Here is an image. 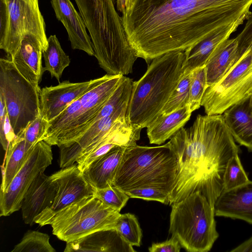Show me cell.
Wrapping results in <instances>:
<instances>
[{"label": "cell", "mask_w": 252, "mask_h": 252, "mask_svg": "<svg viewBox=\"0 0 252 252\" xmlns=\"http://www.w3.org/2000/svg\"><path fill=\"white\" fill-rule=\"evenodd\" d=\"M252 0H167L139 13L122 16L128 41L149 63L173 51H185L227 29L236 30L252 13Z\"/></svg>", "instance_id": "obj_1"}, {"label": "cell", "mask_w": 252, "mask_h": 252, "mask_svg": "<svg viewBox=\"0 0 252 252\" xmlns=\"http://www.w3.org/2000/svg\"><path fill=\"white\" fill-rule=\"evenodd\" d=\"M168 142L178 163L170 205L199 191L214 207L224 189L226 165L239 152L222 115H198L191 126L182 127Z\"/></svg>", "instance_id": "obj_2"}, {"label": "cell", "mask_w": 252, "mask_h": 252, "mask_svg": "<svg viewBox=\"0 0 252 252\" xmlns=\"http://www.w3.org/2000/svg\"><path fill=\"white\" fill-rule=\"evenodd\" d=\"M91 37L94 56L108 74L127 75L138 58L114 0H75Z\"/></svg>", "instance_id": "obj_3"}, {"label": "cell", "mask_w": 252, "mask_h": 252, "mask_svg": "<svg viewBox=\"0 0 252 252\" xmlns=\"http://www.w3.org/2000/svg\"><path fill=\"white\" fill-rule=\"evenodd\" d=\"M185 51H173L153 60L145 74L133 82L126 117L142 128L161 114L184 72Z\"/></svg>", "instance_id": "obj_4"}, {"label": "cell", "mask_w": 252, "mask_h": 252, "mask_svg": "<svg viewBox=\"0 0 252 252\" xmlns=\"http://www.w3.org/2000/svg\"><path fill=\"white\" fill-rule=\"evenodd\" d=\"M178 164L177 156L169 142L155 147L136 144L126 148L113 185L124 191L155 188L168 193L170 198L176 182Z\"/></svg>", "instance_id": "obj_5"}, {"label": "cell", "mask_w": 252, "mask_h": 252, "mask_svg": "<svg viewBox=\"0 0 252 252\" xmlns=\"http://www.w3.org/2000/svg\"><path fill=\"white\" fill-rule=\"evenodd\" d=\"M169 232L181 247L189 252H207L219 234L216 228L215 209L199 191L173 203Z\"/></svg>", "instance_id": "obj_6"}, {"label": "cell", "mask_w": 252, "mask_h": 252, "mask_svg": "<svg viewBox=\"0 0 252 252\" xmlns=\"http://www.w3.org/2000/svg\"><path fill=\"white\" fill-rule=\"evenodd\" d=\"M121 214L93 193L61 210L50 225L53 234L66 243L98 230L115 228Z\"/></svg>", "instance_id": "obj_7"}, {"label": "cell", "mask_w": 252, "mask_h": 252, "mask_svg": "<svg viewBox=\"0 0 252 252\" xmlns=\"http://www.w3.org/2000/svg\"><path fill=\"white\" fill-rule=\"evenodd\" d=\"M41 89L26 79L10 58L0 59V94L4 99L8 117L16 137L41 114Z\"/></svg>", "instance_id": "obj_8"}, {"label": "cell", "mask_w": 252, "mask_h": 252, "mask_svg": "<svg viewBox=\"0 0 252 252\" xmlns=\"http://www.w3.org/2000/svg\"><path fill=\"white\" fill-rule=\"evenodd\" d=\"M31 33L48 44L38 0H0V48L11 58L23 35Z\"/></svg>", "instance_id": "obj_9"}, {"label": "cell", "mask_w": 252, "mask_h": 252, "mask_svg": "<svg viewBox=\"0 0 252 252\" xmlns=\"http://www.w3.org/2000/svg\"><path fill=\"white\" fill-rule=\"evenodd\" d=\"M252 93V42L232 67L206 89L201 106L206 115H219Z\"/></svg>", "instance_id": "obj_10"}, {"label": "cell", "mask_w": 252, "mask_h": 252, "mask_svg": "<svg viewBox=\"0 0 252 252\" xmlns=\"http://www.w3.org/2000/svg\"><path fill=\"white\" fill-rule=\"evenodd\" d=\"M51 145L41 141L32 148L24 164L4 191L0 190V216H8L21 208L33 180L52 163Z\"/></svg>", "instance_id": "obj_11"}, {"label": "cell", "mask_w": 252, "mask_h": 252, "mask_svg": "<svg viewBox=\"0 0 252 252\" xmlns=\"http://www.w3.org/2000/svg\"><path fill=\"white\" fill-rule=\"evenodd\" d=\"M123 75L106 74L92 80L90 88L80 97L81 112L55 142L59 147L75 141L94 123L101 108L119 85Z\"/></svg>", "instance_id": "obj_12"}, {"label": "cell", "mask_w": 252, "mask_h": 252, "mask_svg": "<svg viewBox=\"0 0 252 252\" xmlns=\"http://www.w3.org/2000/svg\"><path fill=\"white\" fill-rule=\"evenodd\" d=\"M50 176L57 185V192L52 205L34 220L41 226L50 224L59 212L94 191L77 163L62 168Z\"/></svg>", "instance_id": "obj_13"}, {"label": "cell", "mask_w": 252, "mask_h": 252, "mask_svg": "<svg viewBox=\"0 0 252 252\" xmlns=\"http://www.w3.org/2000/svg\"><path fill=\"white\" fill-rule=\"evenodd\" d=\"M142 129L131 124L127 117L120 120L102 139L83 151L76 161L78 168L83 172L94 161L116 146L136 144L140 138Z\"/></svg>", "instance_id": "obj_14"}, {"label": "cell", "mask_w": 252, "mask_h": 252, "mask_svg": "<svg viewBox=\"0 0 252 252\" xmlns=\"http://www.w3.org/2000/svg\"><path fill=\"white\" fill-rule=\"evenodd\" d=\"M128 105L117 109L110 116L95 122L79 138L73 142L60 146V166L61 168L74 164L83 151L102 139L120 120L126 117Z\"/></svg>", "instance_id": "obj_15"}, {"label": "cell", "mask_w": 252, "mask_h": 252, "mask_svg": "<svg viewBox=\"0 0 252 252\" xmlns=\"http://www.w3.org/2000/svg\"><path fill=\"white\" fill-rule=\"evenodd\" d=\"M92 82V80L78 83L65 80L43 88L40 92L41 115L50 122L84 94Z\"/></svg>", "instance_id": "obj_16"}, {"label": "cell", "mask_w": 252, "mask_h": 252, "mask_svg": "<svg viewBox=\"0 0 252 252\" xmlns=\"http://www.w3.org/2000/svg\"><path fill=\"white\" fill-rule=\"evenodd\" d=\"M46 46L35 35L25 34L12 57L10 58L19 72L31 82L39 85L45 72L42 65Z\"/></svg>", "instance_id": "obj_17"}, {"label": "cell", "mask_w": 252, "mask_h": 252, "mask_svg": "<svg viewBox=\"0 0 252 252\" xmlns=\"http://www.w3.org/2000/svg\"><path fill=\"white\" fill-rule=\"evenodd\" d=\"M52 6L57 19L64 26L68 34L71 46L94 55L93 45L80 14L76 11L70 0H51Z\"/></svg>", "instance_id": "obj_18"}, {"label": "cell", "mask_w": 252, "mask_h": 252, "mask_svg": "<svg viewBox=\"0 0 252 252\" xmlns=\"http://www.w3.org/2000/svg\"><path fill=\"white\" fill-rule=\"evenodd\" d=\"M57 185L44 172H41L33 180L22 200L21 210L24 222L30 225L34 220L52 204L55 197Z\"/></svg>", "instance_id": "obj_19"}, {"label": "cell", "mask_w": 252, "mask_h": 252, "mask_svg": "<svg viewBox=\"0 0 252 252\" xmlns=\"http://www.w3.org/2000/svg\"><path fill=\"white\" fill-rule=\"evenodd\" d=\"M214 209L216 216L240 219L252 224V181L223 190L217 199Z\"/></svg>", "instance_id": "obj_20"}, {"label": "cell", "mask_w": 252, "mask_h": 252, "mask_svg": "<svg viewBox=\"0 0 252 252\" xmlns=\"http://www.w3.org/2000/svg\"><path fill=\"white\" fill-rule=\"evenodd\" d=\"M64 252H134L115 228L98 230L66 242Z\"/></svg>", "instance_id": "obj_21"}, {"label": "cell", "mask_w": 252, "mask_h": 252, "mask_svg": "<svg viewBox=\"0 0 252 252\" xmlns=\"http://www.w3.org/2000/svg\"><path fill=\"white\" fill-rule=\"evenodd\" d=\"M127 147L117 146L91 163L83 171L91 186L103 189L113 185L119 164Z\"/></svg>", "instance_id": "obj_22"}, {"label": "cell", "mask_w": 252, "mask_h": 252, "mask_svg": "<svg viewBox=\"0 0 252 252\" xmlns=\"http://www.w3.org/2000/svg\"><path fill=\"white\" fill-rule=\"evenodd\" d=\"M250 96L232 105L222 115L234 139L252 151V116L249 111Z\"/></svg>", "instance_id": "obj_23"}, {"label": "cell", "mask_w": 252, "mask_h": 252, "mask_svg": "<svg viewBox=\"0 0 252 252\" xmlns=\"http://www.w3.org/2000/svg\"><path fill=\"white\" fill-rule=\"evenodd\" d=\"M241 56L236 37L228 39L220 44L212 53L205 65L207 87L221 78Z\"/></svg>", "instance_id": "obj_24"}, {"label": "cell", "mask_w": 252, "mask_h": 252, "mask_svg": "<svg viewBox=\"0 0 252 252\" xmlns=\"http://www.w3.org/2000/svg\"><path fill=\"white\" fill-rule=\"evenodd\" d=\"M191 114L189 105L167 115L160 114L147 127L150 143L160 145L171 138L184 127Z\"/></svg>", "instance_id": "obj_25"}, {"label": "cell", "mask_w": 252, "mask_h": 252, "mask_svg": "<svg viewBox=\"0 0 252 252\" xmlns=\"http://www.w3.org/2000/svg\"><path fill=\"white\" fill-rule=\"evenodd\" d=\"M236 30L227 29L217 32L185 51L186 57L184 71L190 73L192 70L205 66L209 58L216 48L229 39Z\"/></svg>", "instance_id": "obj_26"}, {"label": "cell", "mask_w": 252, "mask_h": 252, "mask_svg": "<svg viewBox=\"0 0 252 252\" xmlns=\"http://www.w3.org/2000/svg\"><path fill=\"white\" fill-rule=\"evenodd\" d=\"M33 146L22 136L16 137L5 152V164L1 166L2 182L0 190L4 191L21 168Z\"/></svg>", "instance_id": "obj_27"}, {"label": "cell", "mask_w": 252, "mask_h": 252, "mask_svg": "<svg viewBox=\"0 0 252 252\" xmlns=\"http://www.w3.org/2000/svg\"><path fill=\"white\" fill-rule=\"evenodd\" d=\"M45 62L44 71H48L52 77L59 82L64 69L67 67L70 60L62 49L56 35L48 38V44L43 51Z\"/></svg>", "instance_id": "obj_28"}, {"label": "cell", "mask_w": 252, "mask_h": 252, "mask_svg": "<svg viewBox=\"0 0 252 252\" xmlns=\"http://www.w3.org/2000/svg\"><path fill=\"white\" fill-rule=\"evenodd\" d=\"M80 98L72 102L57 116L49 122V125L43 140L54 145L58 138L73 123L81 112Z\"/></svg>", "instance_id": "obj_29"}, {"label": "cell", "mask_w": 252, "mask_h": 252, "mask_svg": "<svg viewBox=\"0 0 252 252\" xmlns=\"http://www.w3.org/2000/svg\"><path fill=\"white\" fill-rule=\"evenodd\" d=\"M49 239L50 237L47 234L28 230L11 252H55Z\"/></svg>", "instance_id": "obj_30"}, {"label": "cell", "mask_w": 252, "mask_h": 252, "mask_svg": "<svg viewBox=\"0 0 252 252\" xmlns=\"http://www.w3.org/2000/svg\"><path fill=\"white\" fill-rule=\"evenodd\" d=\"M115 228L122 237L132 246L141 245L142 232L135 216L131 213L121 214Z\"/></svg>", "instance_id": "obj_31"}, {"label": "cell", "mask_w": 252, "mask_h": 252, "mask_svg": "<svg viewBox=\"0 0 252 252\" xmlns=\"http://www.w3.org/2000/svg\"><path fill=\"white\" fill-rule=\"evenodd\" d=\"M189 107L192 113L200 108L203 96L207 88L205 66L196 68L190 72Z\"/></svg>", "instance_id": "obj_32"}, {"label": "cell", "mask_w": 252, "mask_h": 252, "mask_svg": "<svg viewBox=\"0 0 252 252\" xmlns=\"http://www.w3.org/2000/svg\"><path fill=\"white\" fill-rule=\"evenodd\" d=\"M190 73L183 72L182 77L164 106L161 114L167 115L189 105Z\"/></svg>", "instance_id": "obj_33"}, {"label": "cell", "mask_w": 252, "mask_h": 252, "mask_svg": "<svg viewBox=\"0 0 252 252\" xmlns=\"http://www.w3.org/2000/svg\"><path fill=\"white\" fill-rule=\"evenodd\" d=\"M249 180L238 154H236L229 160L225 167L223 175V190L236 188Z\"/></svg>", "instance_id": "obj_34"}, {"label": "cell", "mask_w": 252, "mask_h": 252, "mask_svg": "<svg viewBox=\"0 0 252 252\" xmlns=\"http://www.w3.org/2000/svg\"><path fill=\"white\" fill-rule=\"evenodd\" d=\"M94 189V194L97 198L120 212L130 198L125 191L114 185L103 189Z\"/></svg>", "instance_id": "obj_35"}, {"label": "cell", "mask_w": 252, "mask_h": 252, "mask_svg": "<svg viewBox=\"0 0 252 252\" xmlns=\"http://www.w3.org/2000/svg\"><path fill=\"white\" fill-rule=\"evenodd\" d=\"M49 125V121L40 114L28 125L20 136H22L28 143L34 146L43 140Z\"/></svg>", "instance_id": "obj_36"}, {"label": "cell", "mask_w": 252, "mask_h": 252, "mask_svg": "<svg viewBox=\"0 0 252 252\" xmlns=\"http://www.w3.org/2000/svg\"><path fill=\"white\" fill-rule=\"evenodd\" d=\"M130 198H140L147 201H156L170 205V195L158 189L145 187L125 191Z\"/></svg>", "instance_id": "obj_37"}, {"label": "cell", "mask_w": 252, "mask_h": 252, "mask_svg": "<svg viewBox=\"0 0 252 252\" xmlns=\"http://www.w3.org/2000/svg\"><path fill=\"white\" fill-rule=\"evenodd\" d=\"M15 136L7 115L4 99L0 94V141L3 149L6 152L10 142Z\"/></svg>", "instance_id": "obj_38"}, {"label": "cell", "mask_w": 252, "mask_h": 252, "mask_svg": "<svg viewBox=\"0 0 252 252\" xmlns=\"http://www.w3.org/2000/svg\"><path fill=\"white\" fill-rule=\"evenodd\" d=\"M236 38L239 50L242 55L252 42V15L247 19L244 29Z\"/></svg>", "instance_id": "obj_39"}, {"label": "cell", "mask_w": 252, "mask_h": 252, "mask_svg": "<svg viewBox=\"0 0 252 252\" xmlns=\"http://www.w3.org/2000/svg\"><path fill=\"white\" fill-rule=\"evenodd\" d=\"M182 247L174 237L160 243H154L148 249L150 252H179Z\"/></svg>", "instance_id": "obj_40"}, {"label": "cell", "mask_w": 252, "mask_h": 252, "mask_svg": "<svg viewBox=\"0 0 252 252\" xmlns=\"http://www.w3.org/2000/svg\"><path fill=\"white\" fill-rule=\"evenodd\" d=\"M134 1L135 0H116L117 10L122 14L131 8Z\"/></svg>", "instance_id": "obj_41"}, {"label": "cell", "mask_w": 252, "mask_h": 252, "mask_svg": "<svg viewBox=\"0 0 252 252\" xmlns=\"http://www.w3.org/2000/svg\"><path fill=\"white\" fill-rule=\"evenodd\" d=\"M231 252H252V236L237 247L230 251Z\"/></svg>", "instance_id": "obj_42"}, {"label": "cell", "mask_w": 252, "mask_h": 252, "mask_svg": "<svg viewBox=\"0 0 252 252\" xmlns=\"http://www.w3.org/2000/svg\"><path fill=\"white\" fill-rule=\"evenodd\" d=\"M249 111L251 116H252V93L249 98Z\"/></svg>", "instance_id": "obj_43"}]
</instances>
